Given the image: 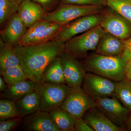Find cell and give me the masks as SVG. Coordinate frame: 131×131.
<instances>
[{"instance_id":"obj_1","label":"cell","mask_w":131,"mask_h":131,"mask_svg":"<svg viewBox=\"0 0 131 131\" xmlns=\"http://www.w3.org/2000/svg\"><path fill=\"white\" fill-rule=\"evenodd\" d=\"M64 44L52 40L43 43L14 47L20 64L28 80L35 83L41 81L44 70L64 51Z\"/></svg>"},{"instance_id":"obj_2","label":"cell","mask_w":131,"mask_h":131,"mask_svg":"<svg viewBox=\"0 0 131 131\" xmlns=\"http://www.w3.org/2000/svg\"><path fill=\"white\" fill-rule=\"evenodd\" d=\"M127 62L121 56H110L96 54L86 58L82 63L87 72L107 78L115 82L125 77Z\"/></svg>"},{"instance_id":"obj_3","label":"cell","mask_w":131,"mask_h":131,"mask_svg":"<svg viewBox=\"0 0 131 131\" xmlns=\"http://www.w3.org/2000/svg\"><path fill=\"white\" fill-rule=\"evenodd\" d=\"M72 89L66 83H36L35 90L41 98L40 110L50 112L61 107Z\"/></svg>"},{"instance_id":"obj_4","label":"cell","mask_w":131,"mask_h":131,"mask_svg":"<svg viewBox=\"0 0 131 131\" xmlns=\"http://www.w3.org/2000/svg\"><path fill=\"white\" fill-rule=\"evenodd\" d=\"M105 6L61 4L53 12L46 13L43 19L65 25L82 16L102 13Z\"/></svg>"},{"instance_id":"obj_5","label":"cell","mask_w":131,"mask_h":131,"mask_svg":"<svg viewBox=\"0 0 131 131\" xmlns=\"http://www.w3.org/2000/svg\"><path fill=\"white\" fill-rule=\"evenodd\" d=\"M105 32L99 25L65 43L64 51L77 58L83 57L89 52L96 50Z\"/></svg>"},{"instance_id":"obj_6","label":"cell","mask_w":131,"mask_h":131,"mask_svg":"<svg viewBox=\"0 0 131 131\" xmlns=\"http://www.w3.org/2000/svg\"><path fill=\"white\" fill-rule=\"evenodd\" d=\"M103 16L102 13L87 15L64 25L52 40L65 43L78 34L100 25Z\"/></svg>"},{"instance_id":"obj_7","label":"cell","mask_w":131,"mask_h":131,"mask_svg":"<svg viewBox=\"0 0 131 131\" xmlns=\"http://www.w3.org/2000/svg\"><path fill=\"white\" fill-rule=\"evenodd\" d=\"M116 82L100 75L87 72L81 88L93 99L115 96Z\"/></svg>"},{"instance_id":"obj_8","label":"cell","mask_w":131,"mask_h":131,"mask_svg":"<svg viewBox=\"0 0 131 131\" xmlns=\"http://www.w3.org/2000/svg\"><path fill=\"white\" fill-rule=\"evenodd\" d=\"M94 107H97L95 100L79 88L72 89L60 108L78 119L83 118L87 110Z\"/></svg>"},{"instance_id":"obj_9","label":"cell","mask_w":131,"mask_h":131,"mask_svg":"<svg viewBox=\"0 0 131 131\" xmlns=\"http://www.w3.org/2000/svg\"><path fill=\"white\" fill-rule=\"evenodd\" d=\"M97 107L115 124L125 129L131 111L115 96L95 99Z\"/></svg>"},{"instance_id":"obj_10","label":"cell","mask_w":131,"mask_h":131,"mask_svg":"<svg viewBox=\"0 0 131 131\" xmlns=\"http://www.w3.org/2000/svg\"><path fill=\"white\" fill-rule=\"evenodd\" d=\"M66 83L71 88H81L86 71L74 57L64 51L59 56Z\"/></svg>"},{"instance_id":"obj_11","label":"cell","mask_w":131,"mask_h":131,"mask_svg":"<svg viewBox=\"0 0 131 131\" xmlns=\"http://www.w3.org/2000/svg\"><path fill=\"white\" fill-rule=\"evenodd\" d=\"M28 28L16 13L8 20L1 29V40L6 45L16 47L18 45Z\"/></svg>"},{"instance_id":"obj_12","label":"cell","mask_w":131,"mask_h":131,"mask_svg":"<svg viewBox=\"0 0 131 131\" xmlns=\"http://www.w3.org/2000/svg\"><path fill=\"white\" fill-rule=\"evenodd\" d=\"M20 130L28 131H61L49 112L39 110L23 118Z\"/></svg>"},{"instance_id":"obj_13","label":"cell","mask_w":131,"mask_h":131,"mask_svg":"<svg viewBox=\"0 0 131 131\" xmlns=\"http://www.w3.org/2000/svg\"><path fill=\"white\" fill-rule=\"evenodd\" d=\"M83 118L95 131H122L125 129L113 123L99 108H90L84 113Z\"/></svg>"},{"instance_id":"obj_14","label":"cell","mask_w":131,"mask_h":131,"mask_svg":"<svg viewBox=\"0 0 131 131\" xmlns=\"http://www.w3.org/2000/svg\"><path fill=\"white\" fill-rule=\"evenodd\" d=\"M100 25L106 32L121 39L129 38L131 35V27L121 17L112 14L103 16Z\"/></svg>"},{"instance_id":"obj_15","label":"cell","mask_w":131,"mask_h":131,"mask_svg":"<svg viewBox=\"0 0 131 131\" xmlns=\"http://www.w3.org/2000/svg\"><path fill=\"white\" fill-rule=\"evenodd\" d=\"M17 13L21 21L28 28L43 19L46 14L40 5L31 0H24L21 2Z\"/></svg>"},{"instance_id":"obj_16","label":"cell","mask_w":131,"mask_h":131,"mask_svg":"<svg viewBox=\"0 0 131 131\" xmlns=\"http://www.w3.org/2000/svg\"><path fill=\"white\" fill-rule=\"evenodd\" d=\"M121 40L105 32L96 47V53L103 56H121L124 45V43Z\"/></svg>"},{"instance_id":"obj_17","label":"cell","mask_w":131,"mask_h":131,"mask_svg":"<svg viewBox=\"0 0 131 131\" xmlns=\"http://www.w3.org/2000/svg\"><path fill=\"white\" fill-rule=\"evenodd\" d=\"M36 83L30 80H25L16 84L8 86L1 93L2 99L16 102L35 91Z\"/></svg>"},{"instance_id":"obj_18","label":"cell","mask_w":131,"mask_h":131,"mask_svg":"<svg viewBox=\"0 0 131 131\" xmlns=\"http://www.w3.org/2000/svg\"><path fill=\"white\" fill-rule=\"evenodd\" d=\"M40 104L41 98L35 90L15 102L19 116L23 118L40 110Z\"/></svg>"},{"instance_id":"obj_19","label":"cell","mask_w":131,"mask_h":131,"mask_svg":"<svg viewBox=\"0 0 131 131\" xmlns=\"http://www.w3.org/2000/svg\"><path fill=\"white\" fill-rule=\"evenodd\" d=\"M40 82L66 83L60 57L54 59L47 65L43 72Z\"/></svg>"},{"instance_id":"obj_20","label":"cell","mask_w":131,"mask_h":131,"mask_svg":"<svg viewBox=\"0 0 131 131\" xmlns=\"http://www.w3.org/2000/svg\"><path fill=\"white\" fill-rule=\"evenodd\" d=\"M49 113L61 131H74L77 119L69 113L60 107Z\"/></svg>"},{"instance_id":"obj_21","label":"cell","mask_w":131,"mask_h":131,"mask_svg":"<svg viewBox=\"0 0 131 131\" xmlns=\"http://www.w3.org/2000/svg\"><path fill=\"white\" fill-rule=\"evenodd\" d=\"M0 71L20 65L14 47L6 45L1 40Z\"/></svg>"},{"instance_id":"obj_22","label":"cell","mask_w":131,"mask_h":131,"mask_svg":"<svg viewBox=\"0 0 131 131\" xmlns=\"http://www.w3.org/2000/svg\"><path fill=\"white\" fill-rule=\"evenodd\" d=\"M115 96L125 107L131 111V81L125 77L116 82Z\"/></svg>"},{"instance_id":"obj_23","label":"cell","mask_w":131,"mask_h":131,"mask_svg":"<svg viewBox=\"0 0 131 131\" xmlns=\"http://www.w3.org/2000/svg\"><path fill=\"white\" fill-rule=\"evenodd\" d=\"M0 71L1 75L8 86L28 79L20 65L7 68Z\"/></svg>"},{"instance_id":"obj_24","label":"cell","mask_w":131,"mask_h":131,"mask_svg":"<svg viewBox=\"0 0 131 131\" xmlns=\"http://www.w3.org/2000/svg\"><path fill=\"white\" fill-rule=\"evenodd\" d=\"M63 25L54 22L39 33L28 45L43 43L53 40Z\"/></svg>"},{"instance_id":"obj_25","label":"cell","mask_w":131,"mask_h":131,"mask_svg":"<svg viewBox=\"0 0 131 131\" xmlns=\"http://www.w3.org/2000/svg\"><path fill=\"white\" fill-rule=\"evenodd\" d=\"M19 4L15 0H0V28L2 29L8 20L18 13Z\"/></svg>"},{"instance_id":"obj_26","label":"cell","mask_w":131,"mask_h":131,"mask_svg":"<svg viewBox=\"0 0 131 131\" xmlns=\"http://www.w3.org/2000/svg\"><path fill=\"white\" fill-rule=\"evenodd\" d=\"M111 9L131 23V0H106Z\"/></svg>"},{"instance_id":"obj_27","label":"cell","mask_w":131,"mask_h":131,"mask_svg":"<svg viewBox=\"0 0 131 131\" xmlns=\"http://www.w3.org/2000/svg\"><path fill=\"white\" fill-rule=\"evenodd\" d=\"M53 23L54 22L52 21L42 19L33 24L28 28L24 37L18 46L28 45L31 40L39 33Z\"/></svg>"},{"instance_id":"obj_28","label":"cell","mask_w":131,"mask_h":131,"mask_svg":"<svg viewBox=\"0 0 131 131\" xmlns=\"http://www.w3.org/2000/svg\"><path fill=\"white\" fill-rule=\"evenodd\" d=\"M20 117L19 116L15 102L2 99L0 101V119L4 120Z\"/></svg>"},{"instance_id":"obj_29","label":"cell","mask_w":131,"mask_h":131,"mask_svg":"<svg viewBox=\"0 0 131 131\" xmlns=\"http://www.w3.org/2000/svg\"><path fill=\"white\" fill-rule=\"evenodd\" d=\"M23 120V117H19L1 121L0 131H12L19 126L21 124Z\"/></svg>"},{"instance_id":"obj_30","label":"cell","mask_w":131,"mask_h":131,"mask_svg":"<svg viewBox=\"0 0 131 131\" xmlns=\"http://www.w3.org/2000/svg\"><path fill=\"white\" fill-rule=\"evenodd\" d=\"M40 5L46 13L53 12L61 5V0H31Z\"/></svg>"},{"instance_id":"obj_31","label":"cell","mask_w":131,"mask_h":131,"mask_svg":"<svg viewBox=\"0 0 131 131\" xmlns=\"http://www.w3.org/2000/svg\"><path fill=\"white\" fill-rule=\"evenodd\" d=\"M61 3L78 5H103L107 6L106 0H61Z\"/></svg>"},{"instance_id":"obj_32","label":"cell","mask_w":131,"mask_h":131,"mask_svg":"<svg viewBox=\"0 0 131 131\" xmlns=\"http://www.w3.org/2000/svg\"><path fill=\"white\" fill-rule=\"evenodd\" d=\"M75 131H95L94 129L83 118L77 119Z\"/></svg>"},{"instance_id":"obj_33","label":"cell","mask_w":131,"mask_h":131,"mask_svg":"<svg viewBox=\"0 0 131 131\" xmlns=\"http://www.w3.org/2000/svg\"><path fill=\"white\" fill-rule=\"evenodd\" d=\"M121 56L127 62L131 59V37L124 42V48Z\"/></svg>"},{"instance_id":"obj_34","label":"cell","mask_w":131,"mask_h":131,"mask_svg":"<svg viewBox=\"0 0 131 131\" xmlns=\"http://www.w3.org/2000/svg\"><path fill=\"white\" fill-rule=\"evenodd\" d=\"M125 77L131 81V59L127 62L125 70Z\"/></svg>"},{"instance_id":"obj_35","label":"cell","mask_w":131,"mask_h":131,"mask_svg":"<svg viewBox=\"0 0 131 131\" xmlns=\"http://www.w3.org/2000/svg\"><path fill=\"white\" fill-rule=\"evenodd\" d=\"M8 85L6 83L3 78L1 76L0 77V91L1 93L3 92L5 89L7 88Z\"/></svg>"},{"instance_id":"obj_36","label":"cell","mask_w":131,"mask_h":131,"mask_svg":"<svg viewBox=\"0 0 131 131\" xmlns=\"http://www.w3.org/2000/svg\"><path fill=\"white\" fill-rule=\"evenodd\" d=\"M126 128L127 130L131 131V113L130 114L128 119L127 120Z\"/></svg>"},{"instance_id":"obj_37","label":"cell","mask_w":131,"mask_h":131,"mask_svg":"<svg viewBox=\"0 0 131 131\" xmlns=\"http://www.w3.org/2000/svg\"><path fill=\"white\" fill-rule=\"evenodd\" d=\"M16 1V2L18 3L19 5L21 2H22L23 1H24V0H15Z\"/></svg>"}]
</instances>
